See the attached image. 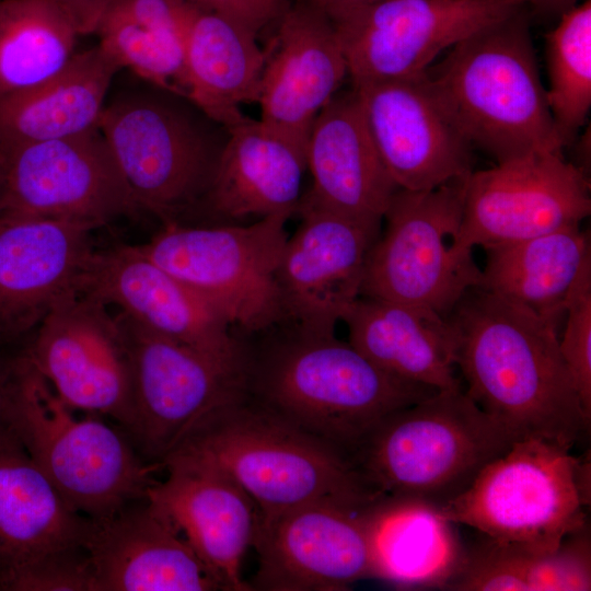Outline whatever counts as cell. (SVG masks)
Returning a JSON list of instances; mask_svg holds the SVG:
<instances>
[{"label": "cell", "mask_w": 591, "mask_h": 591, "mask_svg": "<svg viewBox=\"0 0 591 591\" xmlns=\"http://www.w3.org/2000/svg\"><path fill=\"white\" fill-rule=\"evenodd\" d=\"M456 339L465 393L517 439L570 448L589 429L559 332L533 313L474 287L445 316Z\"/></svg>", "instance_id": "obj_1"}, {"label": "cell", "mask_w": 591, "mask_h": 591, "mask_svg": "<svg viewBox=\"0 0 591 591\" xmlns=\"http://www.w3.org/2000/svg\"><path fill=\"white\" fill-rule=\"evenodd\" d=\"M270 339L256 355L245 347L247 396L350 460L383 419L438 392L384 372L335 334L293 324Z\"/></svg>", "instance_id": "obj_2"}, {"label": "cell", "mask_w": 591, "mask_h": 591, "mask_svg": "<svg viewBox=\"0 0 591 591\" xmlns=\"http://www.w3.org/2000/svg\"><path fill=\"white\" fill-rule=\"evenodd\" d=\"M170 457L221 471L250 496L258 517L314 502L366 509L382 498L347 454L248 396L210 415Z\"/></svg>", "instance_id": "obj_3"}, {"label": "cell", "mask_w": 591, "mask_h": 591, "mask_svg": "<svg viewBox=\"0 0 591 591\" xmlns=\"http://www.w3.org/2000/svg\"><path fill=\"white\" fill-rule=\"evenodd\" d=\"M525 8L452 46L425 72L452 124L497 164L563 154L543 86Z\"/></svg>", "instance_id": "obj_4"}, {"label": "cell", "mask_w": 591, "mask_h": 591, "mask_svg": "<svg viewBox=\"0 0 591 591\" xmlns=\"http://www.w3.org/2000/svg\"><path fill=\"white\" fill-rule=\"evenodd\" d=\"M109 91L100 129L140 210L178 222L201 207L228 129L187 96L135 74Z\"/></svg>", "instance_id": "obj_5"}, {"label": "cell", "mask_w": 591, "mask_h": 591, "mask_svg": "<svg viewBox=\"0 0 591 591\" xmlns=\"http://www.w3.org/2000/svg\"><path fill=\"white\" fill-rule=\"evenodd\" d=\"M515 440L464 389L438 391L383 419L351 462L380 496L439 507L462 494Z\"/></svg>", "instance_id": "obj_6"}, {"label": "cell", "mask_w": 591, "mask_h": 591, "mask_svg": "<svg viewBox=\"0 0 591 591\" xmlns=\"http://www.w3.org/2000/svg\"><path fill=\"white\" fill-rule=\"evenodd\" d=\"M8 405L23 449L74 511L102 519L147 497L159 468L95 414L76 417L26 356L9 369Z\"/></svg>", "instance_id": "obj_7"}, {"label": "cell", "mask_w": 591, "mask_h": 591, "mask_svg": "<svg viewBox=\"0 0 591 591\" xmlns=\"http://www.w3.org/2000/svg\"><path fill=\"white\" fill-rule=\"evenodd\" d=\"M570 450L547 439H518L462 494L438 508L454 524L493 541L552 552L587 524L590 464Z\"/></svg>", "instance_id": "obj_8"}, {"label": "cell", "mask_w": 591, "mask_h": 591, "mask_svg": "<svg viewBox=\"0 0 591 591\" xmlns=\"http://www.w3.org/2000/svg\"><path fill=\"white\" fill-rule=\"evenodd\" d=\"M427 190L398 188L383 215L385 229L371 246L360 296L430 309L447 316L479 268L459 245L465 179Z\"/></svg>", "instance_id": "obj_9"}, {"label": "cell", "mask_w": 591, "mask_h": 591, "mask_svg": "<svg viewBox=\"0 0 591 591\" xmlns=\"http://www.w3.org/2000/svg\"><path fill=\"white\" fill-rule=\"evenodd\" d=\"M292 215L247 225L164 223L140 248L210 302L244 334L287 322L276 274Z\"/></svg>", "instance_id": "obj_10"}, {"label": "cell", "mask_w": 591, "mask_h": 591, "mask_svg": "<svg viewBox=\"0 0 591 591\" xmlns=\"http://www.w3.org/2000/svg\"><path fill=\"white\" fill-rule=\"evenodd\" d=\"M117 321L130 354L139 455L163 461L210 415L247 396L245 363L232 364L159 335L129 315Z\"/></svg>", "instance_id": "obj_11"}, {"label": "cell", "mask_w": 591, "mask_h": 591, "mask_svg": "<svg viewBox=\"0 0 591 591\" xmlns=\"http://www.w3.org/2000/svg\"><path fill=\"white\" fill-rule=\"evenodd\" d=\"M524 0H380L332 22L352 85L416 78L443 51Z\"/></svg>", "instance_id": "obj_12"}, {"label": "cell", "mask_w": 591, "mask_h": 591, "mask_svg": "<svg viewBox=\"0 0 591 591\" xmlns=\"http://www.w3.org/2000/svg\"><path fill=\"white\" fill-rule=\"evenodd\" d=\"M101 300L73 292L37 325L26 358L70 408L134 425L130 354L116 315Z\"/></svg>", "instance_id": "obj_13"}, {"label": "cell", "mask_w": 591, "mask_h": 591, "mask_svg": "<svg viewBox=\"0 0 591 591\" xmlns=\"http://www.w3.org/2000/svg\"><path fill=\"white\" fill-rule=\"evenodd\" d=\"M1 215L79 221L100 228L140 210L100 127L0 154Z\"/></svg>", "instance_id": "obj_14"}, {"label": "cell", "mask_w": 591, "mask_h": 591, "mask_svg": "<svg viewBox=\"0 0 591 591\" xmlns=\"http://www.w3.org/2000/svg\"><path fill=\"white\" fill-rule=\"evenodd\" d=\"M590 213L588 175L563 154L534 153L467 175L459 245L521 241L580 224Z\"/></svg>", "instance_id": "obj_15"}, {"label": "cell", "mask_w": 591, "mask_h": 591, "mask_svg": "<svg viewBox=\"0 0 591 591\" xmlns=\"http://www.w3.org/2000/svg\"><path fill=\"white\" fill-rule=\"evenodd\" d=\"M368 508L314 502L258 517L250 589L341 591L373 577Z\"/></svg>", "instance_id": "obj_16"}, {"label": "cell", "mask_w": 591, "mask_h": 591, "mask_svg": "<svg viewBox=\"0 0 591 591\" xmlns=\"http://www.w3.org/2000/svg\"><path fill=\"white\" fill-rule=\"evenodd\" d=\"M301 223L288 236L276 279L287 322L303 331L335 334L360 297L369 251L382 221L350 218L299 204Z\"/></svg>", "instance_id": "obj_17"}, {"label": "cell", "mask_w": 591, "mask_h": 591, "mask_svg": "<svg viewBox=\"0 0 591 591\" xmlns=\"http://www.w3.org/2000/svg\"><path fill=\"white\" fill-rule=\"evenodd\" d=\"M79 293L114 304L150 331L218 360L245 363V346L225 317L139 245L94 251Z\"/></svg>", "instance_id": "obj_18"}, {"label": "cell", "mask_w": 591, "mask_h": 591, "mask_svg": "<svg viewBox=\"0 0 591 591\" xmlns=\"http://www.w3.org/2000/svg\"><path fill=\"white\" fill-rule=\"evenodd\" d=\"M354 88L376 151L398 188L432 189L473 171V147L432 94L425 73Z\"/></svg>", "instance_id": "obj_19"}, {"label": "cell", "mask_w": 591, "mask_h": 591, "mask_svg": "<svg viewBox=\"0 0 591 591\" xmlns=\"http://www.w3.org/2000/svg\"><path fill=\"white\" fill-rule=\"evenodd\" d=\"M147 499L182 534L220 590L248 591L242 563L255 536L258 510L250 496L221 471L179 457L162 463Z\"/></svg>", "instance_id": "obj_20"}, {"label": "cell", "mask_w": 591, "mask_h": 591, "mask_svg": "<svg viewBox=\"0 0 591 591\" xmlns=\"http://www.w3.org/2000/svg\"><path fill=\"white\" fill-rule=\"evenodd\" d=\"M260 80V121L306 150L313 123L348 76L333 23L301 0L289 4Z\"/></svg>", "instance_id": "obj_21"}, {"label": "cell", "mask_w": 591, "mask_h": 591, "mask_svg": "<svg viewBox=\"0 0 591 591\" xmlns=\"http://www.w3.org/2000/svg\"><path fill=\"white\" fill-rule=\"evenodd\" d=\"M92 224L0 215V336L37 327L63 297L79 292L93 254Z\"/></svg>", "instance_id": "obj_22"}, {"label": "cell", "mask_w": 591, "mask_h": 591, "mask_svg": "<svg viewBox=\"0 0 591 591\" xmlns=\"http://www.w3.org/2000/svg\"><path fill=\"white\" fill-rule=\"evenodd\" d=\"M90 520L84 546L93 591L220 590L190 545L147 497Z\"/></svg>", "instance_id": "obj_23"}, {"label": "cell", "mask_w": 591, "mask_h": 591, "mask_svg": "<svg viewBox=\"0 0 591 591\" xmlns=\"http://www.w3.org/2000/svg\"><path fill=\"white\" fill-rule=\"evenodd\" d=\"M306 164L312 187L299 204L350 218L382 221L398 189L372 141L354 86L339 90L316 116Z\"/></svg>", "instance_id": "obj_24"}, {"label": "cell", "mask_w": 591, "mask_h": 591, "mask_svg": "<svg viewBox=\"0 0 591 591\" xmlns=\"http://www.w3.org/2000/svg\"><path fill=\"white\" fill-rule=\"evenodd\" d=\"M227 129L228 138L201 207L231 221L296 213L308 169L306 150L246 116Z\"/></svg>", "instance_id": "obj_25"}, {"label": "cell", "mask_w": 591, "mask_h": 591, "mask_svg": "<svg viewBox=\"0 0 591 591\" xmlns=\"http://www.w3.org/2000/svg\"><path fill=\"white\" fill-rule=\"evenodd\" d=\"M341 321L348 341L384 372L438 391L463 389L454 331L439 313L360 296Z\"/></svg>", "instance_id": "obj_26"}, {"label": "cell", "mask_w": 591, "mask_h": 591, "mask_svg": "<svg viewBox=\"0 0 591 591\" xmlns=\"http://www.w3.org/2000/svg\"><path fill=\"white\" fill-rule=\"evenodd\" d=\"M118 63L97 44L76 51L56 74L0 95V154L100 127Z\"/></svg>", "instance_id": "obj_27"}, {"label": "cell", "mask_w": 591, "mask_h": 591, "mask_svg": "<svg viewBox=\"0 0 591 591\" xmlns=\"http://www.w3.org/2000/svg\"><path fill=\"white\" fill-rule=\"evenodd\" d=\"M91 520L71 509L22 444L0 450V588L40 556L84 544Z\"/></svg>", "instance_id": "obj_28"}, {"label": "cell", "mask_w": 591, "mask_h": 591, "mask_svg": "<svg viewBox=\"0 0 591 591\" xmlns=\"http://www.w3.org/2000/svg\"><path fill=\"white\" fill-rule=\"evenodd\" d=\"M483 248L486 262L477 288L528 310L559 332L570 290L591 259L589 232L572 224Z\"/></svg>", "instance_id": "obj_29"}, {"label": "cell", "mask_w": 591, "mask_h": 591, "mask_svg": "<svg viewBox=\"0 0 591 591\" xmlns=\"http://www.w3.org/2000/svg\"><path fill=\"white\" fill-rule=\"evenodd\" d=\"M256 38L237 21L196 4L185 46L188 99L225 128L245 117L241 105L258 102L265 51Z\"/></svg>", "instance_id": "obj_30"}, {"label": "cell", "mask_w": 591, "mask_h": 591, "mask_svg": "<svg viewBox=\"0 0 591 591\" xmlns=\"http://www.w3.org/2000/svg\"><path fill=\"white\" fill-rule=\"evenodd\" d=\"M373 577L444 589L464 549L455 525L427 501L384 497L367 510Z\"/></svg>", "instance_id": "obj_31"}, {"label": "cell", "mask_w": 591, "mask_h": 591, "mask_svg": "<svg viewBox=\"0 0 591 591\" xmlns=\"http://www.w3.org/2000/svg\"><path fill=\"white\" fill-rule=\"evenodd\" d=\"M195 0H115L95 34L124 69L188 97L185 46Z\"/></svg>", "instance_id": "obj_32"}, {"label": "cell", "mask_w": 591, "mask_h": 591, "mask_svg": "<svg viewBox=\"0 0 591 591\" xmlns=\"http://www.w3.org/2000/svg\"><path fill=\"white\" fill-rule=\"evenodd\" d=\"M78 36L55 0H0V95L59 72L76 54Z\"/></svg>", "instance_id": "obj_33"}, {"label": "cell", "mask_w": 591, "mask_h": 591, "mask_svg": "<svg viewBox=\"0 0 591 591\" xmlns=\"http://www.w3.org/2000/svg\"><path fill=\"white\" fill-rule=\"evenodd\" d=\"M546 42V99L557 134L567 147L586 124L591 106V1L564 13Z\"/></svg>", "instance_id": "obj_34"}, {"label": "cell", "mask_w": 591, "mask_h": 591, "mask_svg": "<svg viewBox=\"0 0 591 591\" xmlns=\"http://www.w3.org/2000/svg\"><path fill=\"white\" fill-rule=\"evenodd\" d=\"M529 551L490 538L471 552H464L460 568L447 583V590L530 591Z\"/></svg>", "instance_id": "obj_35"}, {"label": "cell", "mask_w": 591, "mask_h": 591, "mask_svg": "<svg viewBox=\"0 0 591 591\" xmlns=\"http://www.w3.org/2000/svg\"><path fill=\"white\" fill-rule=\"evenodd\" d=\"M558 343L586 413L591 417V259L581 268L566 302Z\"/></svg>", "instance_id": "obj_36"}, {"label": "cell", "mask_w": 591, "mask_h": 591, "mask_svg": "<svg viewBox=\"0 0 591 591\" xmlns=\"http://www.w3.org/2000/svg\"><path fill=\"white\" fill-rule=\"evenodd\" d=\"M587 524L569 534L552 552L529 554L530 591L591 589V545Z\"/></svg>", "instance_id": "obj_37"}, {"label": "cell", "mask_w": 591, "mask_h": 591, "mask_svg": "<svg viewBox=\"0 0 591 591\" xmlns=\"http://www.w3.org/2000/svg\"><path fill=\"white\" fill-rule=\"evenodd\" d=\"M10 591H93V569L84 544L49 552L1 584Z\"/></svg>", "instance_id": "obj_38"}, {"label": "cell", "mask_w": 591, "mask_h": 591, "mask_svg": "<svg viewBox=\"0 0 591 591\" xmlns=\"http://www.w3.org/2000/svg\"><path fill=\"white\" fill-rule=\"evenodd\" d=\"M205 8L224 14L250 28L257 36L268 25L278 22L287 10L288 0H195Z\"/></svg>", "instance_id": "obj_39"}, {"label": "cell", "mask_w": 591, "mask_h": 591, "mask_svg": "<svg viewBox=\"0 0 591 591\" xmlns=\"http://www.w3.org/2000/svg\"><path fill=\"white\" fill-rule=\"evenodd\" d=\"M69 16L79 35L95 33L100 21L115 0H55Z\"/></svg>", "instance_id": "obj_40"}, {"label": "cell", "mask_w": 591, "mask_h": 591, "mask_svg": "<svg viewBox=\"0 0 591 591\" xmlns=\"http://www.w3.org/2000/svg\"><path fill=\"white\" fill-rule=\"evenodd\" d=\"M8 375L9 370L7 372L0 370V450L21 444L9 416Z\"/></svg>", "instance_id": "obj_41"}, {"label": "cell", "mask_w": 591, "mask_h": 591, "mask_svg": "<svg viewBox=\"0 0 591 591\" xmlns=\"http://www.w3.org/2000/svg\"><path fill=\"white\" fill-rule=\"evenodd\" d=\"M323 13L331 22H335L359 7L380 0H301Z\"/></svg>", "instance_id": "obj_42"}, {"label": "cell", "mask_w": 591, "mask_h": 591, "mask_svg": "<svg viewBox=\"0 0 591 591\" xmlns=\"http://www.w3.org/2000/svg\"><path fill=\"white\" fill-rule=\"evenodd\" d=\"M534 13L542 16H561L577 5L578 0H524Z\"/></svg>", "instance_id": "obj_43"}, {"label": "cell", "mask_w": 591, "mask_h": 591, "mask_svg": "<svg viewBox=\"0 0 591 591\" xmlns=\"http://www.w3.org/2000/svg\"><path fill=\"white\" fill-rule=\"evenodd\" d=\"M4 193H5V185H4V173L3 167L0 162V215L3 211V205H4Z\"/></svg>", "instance_id": "obj_44"}]
</instances>
